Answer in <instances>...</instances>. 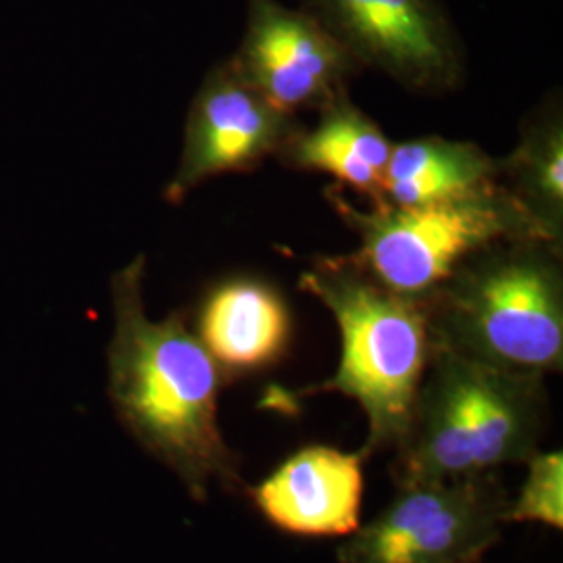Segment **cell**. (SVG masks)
<instances>
[{"label":"cell","mask_w":563,"mask_h":563,"mask_svg":"<svg viewBox=\"0 0 563 563\" xmlns=\"http://www.w3.org/2000/svg\"><path fill=\"white\" fill-rule=\"evenodd\" d=\"M495 181L497 159L476 142L443 136L409 139L393 144L383 205L418 207L457 199Z\"/></svg>","instance_id":"5bb4252c"},{"label":"cell","mask_w":563,"mask_h":563,"mask_svg":"<svg viewBox=\"0 0 563 563\" xmlns=\"http://www.w3.org/2000/svg\"><path fill=\"white\" fill-rule=\"evenodd\" d=\"M526 481L516 499H509L507 523H544L563 528V451H537L528 462Z\"/></svg>","instance_id":"9a60e30c"},{"label":"cell","mask_w":563,"mask_h":563,"mask_svg":"<svg viewBox=\"0 0 563 563\" xmlns=\"http://www.w3.org/2000/svg\"><path fill=\"white\" fill-rule=\"evenodd\" d=\"M230 63L263 99L290 115L336 101L363 69L307 9L280 0H246L244 34Z\"/></svg>","instance_id":"9c48e42d"},{"label":"cell","mask_w":563,"mask_h":563,"mask_svg":"<svg viewBox=\"0 0 563 563\" xmlns=\"http://www.w3.org/2000/svg\"><path fill=\"white\" fill-rule=\"evenodd\" d=\"M144 272L141 253L111 278L107 395L115 418L195 501H207L213 486L244 488L220 426V397L230 380L184 311L163 320L146 316Z\"/></svg>","instance_id":"6da1fadb"},{"label":"cell","mask_w":563,"mask_h":563,"mask_svg":"<svg viewBox=\"0 0 563 563\" xmlns=\"http://www.w3.org/2000/svg\"><path fill=\"white\" fill-rule=\"evenodd\" d=\"M318 113V123L309 130L301 128L278 159L290 169L328 174L339 186H349L369 199V207H380L395 142L349 99V92Z\"/></svg>","instance_id":"7c38bea8"},{"label":"cell","mask_w":563,"mask_h":563,"mask_svg":"<svg viewBox=\"0 0 563 563\" xmlns=\"http://www.w3.org/2000/svg\"><path fill=\"white\" fill-rule=\"evenodd\" d=\"M301 128L297 115L284 113L242 80L230 59L216 63L188 107L180 162L163 199L180 205L205 181L278 159Z\"/></svg>","instance_id":"ba28073f"},{"label":"cell","mask_w":563,"mask_h":563,"mask_svg":"<svg viewBox=\"0 0 563 563\" xmlns=\"http://www.w3.org/2000/svg\"><path fill=\"white\" fill-rule=\"evenodd\" d=\"M547 405L543 376L432 349L390 478L395 486L432 483L526 463L541 451Z\"/></svg>","instance_id":"3957f363"},{"label":"cell","mask_w":563,"mask_h":563,"mask_svg":"<svg viewBox=\"0 0 563 563\" xmlns=\"http://www.w3.org/2000/svg\"><path fill=\"white\" fill-rule=\"evenodd\" d=\"M362 451L307 444L244 495L265 522L307 539L351 537L362 526Z\"/></svg>","instance_id":"30bf717a"},{"label":"cell","mask_w":563,"mask_h":563,"mask_svg":"<svg viewBox=\"0 0 563 563\" xmlns=\"http://www.w3.org/2000/svg\"><path fill=\"white\" fill-rule=\"evenodd\" d=\"M299 288L332 313L341 362L328 380L297 397L339 393L353 399L367 420L363 455L395 451L432 357L428 302L388 290L351 255L318 257L299 276Z\"/></svg>","instance_id":"277c9868"},{"label":"cell","mask_w":563,"mask_h":563,"mask_svg":"<svg viewBox=\"0 0 563 563\" xmlns=\"http://www.w3.org/2000/svg\"><path fill=\"white\" fill-rule=\"evenodd\" d=\"M325 199L357 236L351 253L388 290L428 301L474 253L501 241L543 239L499 181L457 199L418 207H369L349 201L342 186Z\"/></svg>","instance_id":"5b68a950"},{"label":"cell","mask_w":563,"mask_h":563,"mask_svg":"<svg viewBox=\"0 0 563 563\" xmlns=\"http://www.w3.org/2000/svg\"><path fill=\"white\" fill-rule=\"evenodd\" d=\"M192 330L225 378L234 380L278 365L290 349L295 325L276 284L236 274L205 288Z\"/></svg>","instance_id":"8fae6325"},{"label":"cell","mask_w":563,"mask_h":563,"mask_svg":"<svg viewBox=\"0 0 563 563\" xmlns=\"http://www.w3.org/2000/svg\"><path fill=\"white\" fill-rule=\"evenodd\" d=\"M362 67L422 95L462 84L463 46L441 0H302Z\"/></svg>","instance_id":"52a82bcc"},{"label":"cell","mask_w":563,"mask_h":563,"mask_svg":"<svg viewBox=\"0 0 563 563\" xmlns=\"http://www.w3.org/2000/svg\"><path fill=\"white\" fill-rule=\"evenodd\" d=\"M426 302L432 349L530 376L562 372L563 246L495 242Z\"/></svg>","instance_id":"7a4b0ae2"},{"label":"cell","mask_w":563,"mask_h":563,"mask_svg":"<svg viewBox=\"0 0 563 563\" xmlns=\"http://www.w3.org/2000/svg\"><path fill=\"white\" fill-rule=\"evenodd\" d=\"M497 181L544 241L563 246V109L560 95L537 107L514 151L497 159Z\"/></svg>","instance_id":"4fadbf2b"},{"label":"cell","mask_w":563,"mask_h":563,"mask_svg":"<svg viewBox=\"0 0 563 563\" xmlns=\"http://www.w3.org/2000/svg\"><path fill=\"white\" fill-rule=\"evenodd\" d=\"M509 493L497 472L397 486L339 547L341 563H481L501 541Z\"/></svg>","instance_id":"8992f818"}]
</instances>
